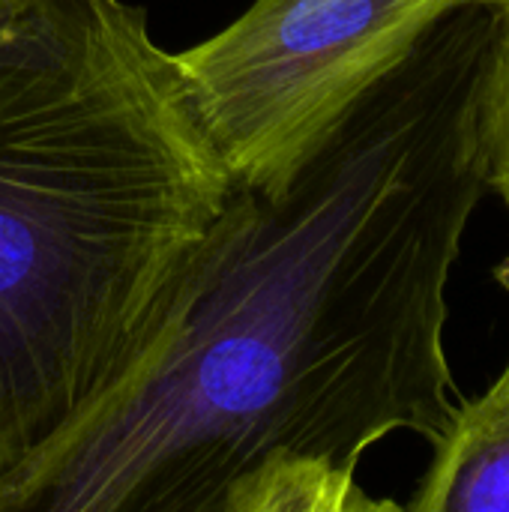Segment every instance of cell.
I'll use <instances>...</instances> for the list:
<instances>
[{
    "label": "cell",
    "instance_id": "6da1fadb",
    "mask_svg": "<svg viewBox=\"0 0 509 512\" xmlns=\"http://www.w3.org/2000/svg\"><path fill=\"white\" fill-rule=\"evenodd\" d=\"M498 24V0L456 6L276 189L234 186L162 330L0 474V512H228L276 453L357 471L396 432L435 444Z\"/></svg>",
    "mask_w": 509,
    "mask_h": 512
},
{
    "label": "cell",
    "instance_id": "7a4b0ae2",
    "mask_svg": "<svg viewBox=\"0 0 509 512\" xmlns=\"http://www.w3.org/2000/svg\"><path fill=\"white\" fill-rule=\"evenodd\" d=\"M231 192L141 6L0 21V474L141 357Z\"/></svg>",
    "mask_w": 509,
    "mask_h": 512
},
{
    "label": "cell",
    "instance_id": "3957f363",
    "mask_svg": "<svg viewBox=\"0 0 509 512\" xmlns=\"http://www.w3.org/2000/svg\"><path fill=\"white\" fill-rule=\"evenodd\" d=\"M462 3L480 0H255L174 63L231 183L270 192Z\"/></svg>",
    "mask_w": 509,
    "mask_h": 512
},
{
    "label": "cell",
    "instance_id": "277c9868",
    "mask_svg": "<svg viewBox=\"0 0 509 512\" xmlns=\"http://www.w3.org/2000/svg\"><path fill=\"white\" fill-rule=\"evenodd\" d=\"M408 512H509V369L459 402Z\"/></svg>",
    "mask_w": 509,
    "mask_h": 512
},
{
    "label": "cell",
    "instance_id": "5b68a950",
    "mask_svg": "<svg viewBox=\"0 0 509 512\" xmlns=\"http://www.w3.org/2000/svg\"><path fill=\"white\" fill-rule=\"evenodd\" d=\"M480 138L489 192H498L509 210V0H501V24L480 105Z\"/></svg>",
    "mask_w": 509,
    "mask_h": 512
},
{
    "label": "cell",
    "instance_id": "8992f818",
    "mask_svg": "<svg viewBox=\"0 0 509 512\" xmlns=\"http://www.w3.org/2000/svg\"><path fill=\"white\" fill-rule=\"evenodd\" d=\"M30 0H0V21L12 18L15 12H21Z\"/></svg>",
    "mask_w": 509,
    "mask_h": 512
}]
</instances>
